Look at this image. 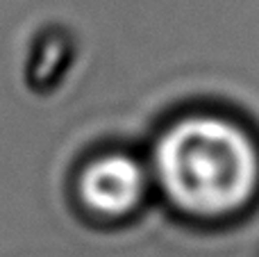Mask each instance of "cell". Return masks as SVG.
I'll list each match as a JSON object with an SVG mask.
<instances>
[{"label":"cell","instance_id":"1","mask_svg":"<svg viewBox=\"0 0 259 257\" xmlns=\"http://www.w3.org/2000/svg\"><path fill=\"white\" fill-rule=\"evenodd\" d=\"M152 178L168 200L196 217H223L250 203L259 185V153L239 125L189 116L161 132Z\"/></svg>","mask_w":259,"mask_h":257},{"label":"cell","instance_id":"2","mask_svg":"<svg viewBox=\"0 0 259 257\" xmlns=\"http://www.w3.org/2000/svg\"><path fill=\"white\" fill-rule=\"evenodd\" d=\"M148 168L127 153H103L77 176V198L89 212L121 219L134 212L148 194Z\"/></svg>","mask_w":259,"mask_h":257}]
</instances>
